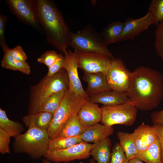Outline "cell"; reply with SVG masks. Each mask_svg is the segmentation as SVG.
<instances>
[{
  "label": "cell",
  "mask_w": 163,
  "mask_h": 163,
  "mask_svg": "<svg viewBox=\"0 0 163 163\" xmlns=\"http://www.w3.org/2000/svg\"><path fill=\"white\" fill-rule=\"evenodd\" d=\"M95 144L83 141L67 149L48 150L43 157L46 159L55 163L68 162L75 160L88 158L91 149Z\"/></svg>",
  "instance_id": "10"
},
{
  "label": "cell",
  "mask_w": 163,
  "mask_h": 163,
  "mask_svg": "<svg viewBox=\"0 0 163 163\" xmlns=\"http://www.w3.org/2000/svg\"><path fill=\"white\" fill-rule=\"evenodd\" d=\"M151 120L153 124L163 125V109L153 112L151 115Z\"/></svg>",
  "instance_id": "38"
},
{
  "label": "cell",
  "mask_w": 163,
  "mask_h": 163,
  "mask_svg": "<svg viewBox=\"0 0 163 163\" xmlns=\"http://www.w3.org/2000/svg\"><path fill=\"white\" fill-rule=\"evenodd\" d=\"M120 144L128 160L134 158L138 152L130 133L118 132L117 134Z\"/></svg>",
  "instance_id": "26"
},
{
  "label": "cell",
  "mask_w": 163,
  "mask_h": 163,
  "mask_svg": "<svg viewBox=\"0 0 163 163\" xmlns=\"http://www.w3.org/2000/svg\"><path fill=\"white\" fill-rule=\"evenodd\" d=\"M95 144L91 149L90 155L97 163H109L111 159L110 151L112 143L108 137Z\"/></svg>",
  "instance_id": "20"
},
{
  "label": "cell",
  "mask_w": 163,
  "mask_h": 163,
  "mask_svg": "<svg viewBox=\"0 0 163 163\" xmlns=\"http://www.w3.org/2000/svg\"><path fill=\"white\" fill-rule=\"evenodd\" d=\"M9 51L11 56L15 59L22 62H26L27 56L20 45H18L13 49H9Z\"/></svg>",
  "instance_id": "36"
},
{
  "label": "cell",
  "mask_w": 163,
  "mask_h": 163,
  "mask_svg": "<svg viewBox=\"0 0 163 163\" xmlns=\"http://www.w3.org/2000/svg\"><path fill=\"white\" fill-rule=\"evenodd\" d=\"M128 163H144L143 161L136 158H133L129 161Z\"/></svg>",
  "instance_id": "39"
},
{
  "label": "cell",
  "mask_w": 163,
  "mask_h": 163,
  "mask_svg": "<svg viewBox=\"0 0 163 163\" xmlns=\"http://www.w3.org/2000/svg\"><path fill=\"white\" fill-rule=\"evenodd\" d=\"M66 90L59 92L49 97L42 105L39 112H46L54 115L59 106Z\"/></svg>",
  "instance_id": "28"
},
{
  "label": "cell",
  "mask_w": 163,
  "mask_h": 163,
  "mask_svg": "<svg viewBox=\"0 0 163 163\" xmlns=\"http://www.w3.org/2000/svg\"><path fill=\"white\" fill-rule=\"evenodd\" d=\"M161 149L158 138L146 149L140 152L135 158L146 163H162Z\"/></svg>",
  "instance_id": "22"
},
{
  "label": "cell",
  "mask_w": 163,
  "mask_h": 163,
  "mask_svg": "<svg viewBox=\"0 0 163 163\" xmlns=\"http://www.w3.org/2000/svg\"><path fill=\"white\" fill-rule=\"evenodd\" d=\"M9 48L3 51L4 55L1 61L2 67L14 71H18L27 75L30 72V68L27 62H22L14 59L11 55Z\"/></svg>",
  "instance_id": "24"
},
{
  "label": "cell",
  "mask_w": 163,
  "mask_h": 163,
  "mask_svg": "<svg viewBox=\"0 0 163 163\" xmlns=\"http://www.w3.org/2000/svg\"><path fill=\"white\" fill-rule=\"evenodd\" d=\"M63 68L66 70L69 77V90L75 95L88 100L89 97L84 90L78 75V65L75 53L70 49L64 55Z\"/></svg>",
  "instance_id": "12"
},
{
  "label": "cell",
  "mask_w": 163,
  "mask_h": 163,
  "mask_svg": "<svg viewBox=\"0 0 163 163\" xmlns=\"http://www.w3.org/2000/svg\"><path fill=\"white\" fill-rule=\"evenodd\" d=\"M113 126H107L99 123L87 128L79 136L83 141L96 143L113 133Z\"/></svg>",
  "instance_id": "18"
},
{
  "label": "cell",
  "mask_w": 163,
  "mask_h": 163,
  "mask_svg": "<svg viewBox=\"0 0 163 163\" xmlns=\"http://www.w3.org/2000/svg\"><path fill=\"white\" fill-rule=\"evenodd\" d=\"M86 101L68 89L66 90L47 130L50 139L57 137L65 123L72 116L78 114Z\"/></svg>",
  "instance_id": "6"
},
{
  "label": "cell",
  "mask_w": 163,
  "mask_h": 163,
  "mask_svg": "<svg viewBox=\"0 0 163 163\" xmlns=\"http://www.w3.org/2000/svg\"><path fill=\"white\" fill-rule=\"evenodd\" d=\"M11 136L0 128V153L2 154L10 152L9 144Z\"/></svg>",
  "instance_id": "33"
},
{
  "label": "cell",
  "mask_w": 163,
  "mask_h": 163,
  "mask_svg": "<svg viewBox=\"0 0 163 163\" xmlns=\"http://www.w3.org/2000/svg\"><path fill=\"white\" fill-rule=\"evenodd\" d=\"M35 1L39 22L47 42L66 54L71 32L62 13L53 1Z\"/></svg>",
  "instance_id": "2"
},
{
  "label": "cell",
  "mask_w": 163,
  "mask_h": 163,
  "mask_svg": "<svg viewBox=\"0 0 163 163\" xmlns=\"http://www.w3.org/2000/svg\"><path fill=\"white\" fill-rule=\"evenodd\" d=\"M7 17L1 14L0 15V43L3 51L9 48L6 43L5 37V26Z\"/></svg>",
  "instance_id": "35"
},
{
  "label": "cell",
  "mask_w": 163,
  "mask_h": 163,
  "mask_svg": "<svg viewBox=\"0 0 163 163\" xmlns=\"http://www.w3.org/2000/svg\"><path fill=\"white\" fill-rule=\"evenodd\" d=\"M123 25L124 22L118 21L111 23L104 29L101 34L107 46L119 42Z\"/></svg>",
  "instance_id": "23"
},
{
  "label": "cell",
  "mask_w": 163,
  "mask_h": 163,
  "mask_svg": "<svg viewBox=\"0 0 163 163\" xmlns=\"http://www.w3.org/2000/svg\"><path fill=\"white\" fill-rule=\"evenodd\" d=\"M90 163H96L95 161L93 159H91L89 160Z\"/></svg>",
  "instance_id": "41"
},
{
  "label": "cell",
  "mask_w": 163,
  "mask_h": 163,
  "mask_svg": "<svg viewBox=\"0 0 163 163\" xmlns=\"http://www.w3.org/2000/svg\"><path fill=\"white\" fill-rule=\"evenodd\" d=\"M0 128L15 138L24 130V127L21 123L10 120L6 111L0 109Z\"/></svg>",
  "instance_id": "25"
},
{
  "label": "cell",
  "mask_w": 163,
  "mask_h": 163,
  "mask_svg": "<svg viewBox=\"0 0 163 163\" xmlns=\"http://www.w3.org/2000/svg\"><path fill=\"white\" fill-rule=\"evenodd\" d=\"M26 132L14 138L13 147L17 154L25 153L33 159L43 157L49 150L50 139L47 131L30 125Z\"/></svg>",
  "instance_id": "4"
},
{
  "label": "cell",
  "mask_w": 163,
  "mask_h": 163,
  "mask_svg": "<svg viewBox=\"0 0 163 163\" xmlns=\"http://www.w3.org/2000/svg\"><path fill=\"white\" fill-rule=\"evenodd\" d=\"M138 153L146 149L158 137L152 126L142 123L130 133Z\"/></svg>",
  "instance_id": "14"
},
{
  "label": "cell",
  "mask_w": 163,
  "mask_h": 163,
  "mask_svg": "<svg viewBox=\"0 0 163 163\" xmlns=\"http://www.w3.org/2000/svg\"><path fill=\"white\" fill-rule=\"evenodd\" d=\"M88 101L100 103L104 106H113L130 102L126 91L119 92L111 89L91 95Z\"/></svg>",
  "instance_id": "15"
},
{
  "label": "cell",
  "mask_w": 163,
  "mask_h": 163,
  "mask_svg": "<svg viewBox=\"0 0 163 163\" xmlns=\"http://www.w3.org/2000/svg\"><path fill=\"white\" fill-rule=\"evenodd\" d=\"M102 110L97 103L86 101L78 114L80 121L86 127L101 122L102 117Z\"/></svg>",
  "instance_id": "16"
},
{
  "label": "cell",
  "mask_w": 163,
  "mask_h": 163,
  "mask_svg": "<svg viewBox=\"0 0 163 163\" xmlns=\"http://www.w3.org/2000/svg\"><path fill=\"white\" fill-rule=\"evenodd\" d=\"M126 91L137 109L148 111L157 107L163 98V76L160 72L141 66L130 72Z\"/></svg>",
  "instance_id": "1"
},
{
  "label": "cell",
  "mask_w": 163,
  "mask_h": 163,
  "mask_svg": "<svg viewBox=\"0 0 163 163\" xmlns=\"http://www.w3.org/2000/svg\"><path fill=\"white\" fill-rule=\"evenodd\" d=\"M43 163H52L51 161L47 160L46 159H43L42 160Z\"/></svg>",
  "instance_id": "40"
},
{
  "label": "cell",
  "mask_w": 163,
  "mask_h": 163,
  "mask_svg": "<svg viewBox=\"0 0 163 163\" xmlns=\"http://www.w3.org/2000/svg\"><path fill=\"white\" fill-rule=\"evenodd\" d=\"M102 124L107 126L121 124L132 126L137 116V109L130 102L113 106H102Z\"/></svg>",
  "instance_id": "7"
},
{
  "label": "cell",
  "mask_w": 163,
  "mask_h": 163,
  "mask_svg": "<svg viewBox=\"0 0 163 163\" xmlns=\"http://www.w3.org/2000/svg\"><path fill=\"white\" fill-rule=\"evenodd\" d=\"M53 115L47 112H39L24 116L22 121L28 127L33 125L40 129L47 131L53 120Z\"/></svg>",
  "instance_id": "19"
},
{
  "label": "cell",
  "mask_w": 163,
  "mask_h": 163,
  "mask_svg": "<svg viewBox=\"0 0 163 163\" xmlns=\"http://www.w3.org/2000/svg\"><path fill=\"white\" fill-rule=\"evenodd\" d=\"M130 73L122 59H113L106 75L111 88L119 92L126 91L129 85Z\"/></svg>",
  "instance_id": "11"
},
{
  "label": "cell",
  "mask_w": 163,
  "mask_h": 163,
  "mask_svg": "<svg viewBox=\"0 0 163 163\" xmlns=\"http://www.w3.org/2000/svg\"><path fill=\"white\" fill-rule=\"evenodd\" d=\"M5 2L11 12L18 19L43 33L38 21L35 0H6Z\"/></svg>",
  "instance_id": "8"
},
{
  "label": "cell",
  "mask_w": 163,
  "mask_h": 163,
  "mask_svg": "<svg viewBox=\"0 0 163 163\" xmlns=\"http://www.w3.org/2000/svg\"><path fill=\"white\" fill-rule=\"evenodd\" d=\"M69 82L67 72L63 68L53 76L49 77L46 75L30 88L28 114L39 112L42 105L51 96L68 89Z\"/></svg>",
  "instance_id": "3"
},
{
  "label": "cell",
  "mask_w": 163,
  "mask_h": 163,
  "mask_svg": "<svg viewBox=\"0 0 163 163\" xmlns=\"http://www.w3.org/2000/svg\"><path fill=\"white\" fill-rule=\"evenodd\" d=\"M59 54L54 50L46 51L37 59L38 62L40 63H43L48 68L52 65L57 60Z\"/></svg>",
  "instance_id": "32"
},
{
  "label": "cell",
  "mask_w": 163,
  "mask_h": 163,
  "mask_svg": "<svg viewBox=\"0 0 163 163\" xmlns=\"http://www.w3.org/2000/svg\"><path fill=\"white\" fill-rule=\"evenodd\" d=\"M64 62V56L61 53L59 54V57L56 61L48 67V72L46 74L48 76L54 75L63 68Z\"/></svg>",
  "instance_id": "34"
},
{
  "label": "cell",
  "mask_w": 163,
  "mask_h": 163,
  "mask_svg": "<svg viewBox=\"0 0 163 163\" xmlns=\"http://www.w3.org/2000/svg\"><path fill=\"white\" fill-rule=\"evenodd\" d=\"M152 126L160 141L162 151L161 160L163 163V125L155 124Z\"/></svg>",
  "instance_id": "37"
},
{
  "label": "cell",
  "mask_w": 163,
  "mask_h": 163,
  "mask_svg": "<svg viewBox=\"0 0 163 163\" xmlns=\"http://www.w3.org/2000/svg\"><path fill=\"white\" fill-rule=\"evenodd\" d=\"M154 46L156 53L163 61V19L156 25Z\"/></svg>",
  "instance_id": "30"
},
{
  "label": "cell",
  "mask_w": 163,
  "mask_h": 163,
  "mask_svg": "<svg viewBox=\"0 0 163 163\" xmlns=\"http://www.w3.org/2000/svg\"><path fill=\"white\" fill-rule=\"evenodd\" d=\"M154 24V21L152 15L148 11L145 15L141 18H127L124 22L123 31L119 42L134 39Z\"/></svg>",
  "instance_id": "13"
},
{
  "label": "cell",
  "mask_w": 163,
  "mask_h": 163,
  "mask_svg": "<svg viewBox=\"0 0 163 163\" xmlns=\"http://www.w3.org/2000/svg\"><path fill=\"white\" fill-rule=\"evenodd\" d=\"M109 163H128L129 161L119 142L116 143L112 150Z\"/></svg>",
  "instance_id": "31"
},
{
  "label": "cell",
  "mask_w": 163,
  "mask_h": 163,
  "mask_svg": "<svg viewBox=\"0 0 163 163\" xmlns=\"http://www.w3.org/2000/svg\"><path fill=\"white\" fill-rule=\"evenodd\" d=\"M84 73L82 79L87 83V87L85 91L89 97L112 89L107 82L106 75L103 73Z\"/></svg>",
  "instance_id": "17"
},
{
  "label": "cell",
  "mask_w": 163,
  "mask_h": 163,
  "mask_svg": "<svg viewBox=\"0 0 163 163\" xmlns=\"http://www.w3.org/2000/svg\"><path fill=\"white\" fill-rule=\"evenodd\" d=\"M87 128L80 121L77 114H75L71 117L65 123L56 137L78 136L85 132Z\"/></svg>",
  "instance_id": "21"
},
{
  "label": "cell",
  "mask_w": 163,
  "mask_h": 163,
  "mask_svg": "<svg viewBox=\"0 0 163 163\" xmlns=\"http://www.w3.org/2000/svg\"><path fill=\"white\" fill-rule=\"evenodd\" d=\"M148 11L152 14L154 24L157 25L163 19V0H152Z\"/></svg>",
  "instance_id": "29"
},
{
  "label": "cell",
  "mask_w": 163,
  "mask_h": 163,
  "mask_svg": "<svg viewBox=\"0 0 163 163\" xmlns=\"http://www.w3.org/2000/svg\"><path fill=\"white\" fill-rule=\"evenodd\" d=\"M82 142L79 136L68 137H57L50 139L48 150L67 149Z\"/></svg>",
  "instance_id": "27"
},
{
  "label": "cell",
  "mask_w": 163,
  "mask_h": 163,
  "mask_svg": "<svg viewBox=\"0 0 163 163\" xmlns=\"http://www.w3.org/2000/svg\"><path fill=\"white\" fill-rule=\"evenodd\" d=\"M78 68L84 73L102 72L107 75L112 59L95 52H85L74 50Z\"/></svg>",
  "instance_id": "9"
},
{
  "label": "cell",
  "mask_w": 163,
  "mask_h": 163,
  "mask_svg": "<svg viewBox=\"0 0 163 163\" xmlns=\"http://www.w3.org/2000/svg\"><path fill=\"white\" fill-rule=\"evenodd\" d=\"M68 46L80 52H95L112 59L114 56L107 47L101 33L97 32L90 24L77 33L70 32Z\"/></svg>",
  "instance_id": "5"
}]
</instances>
